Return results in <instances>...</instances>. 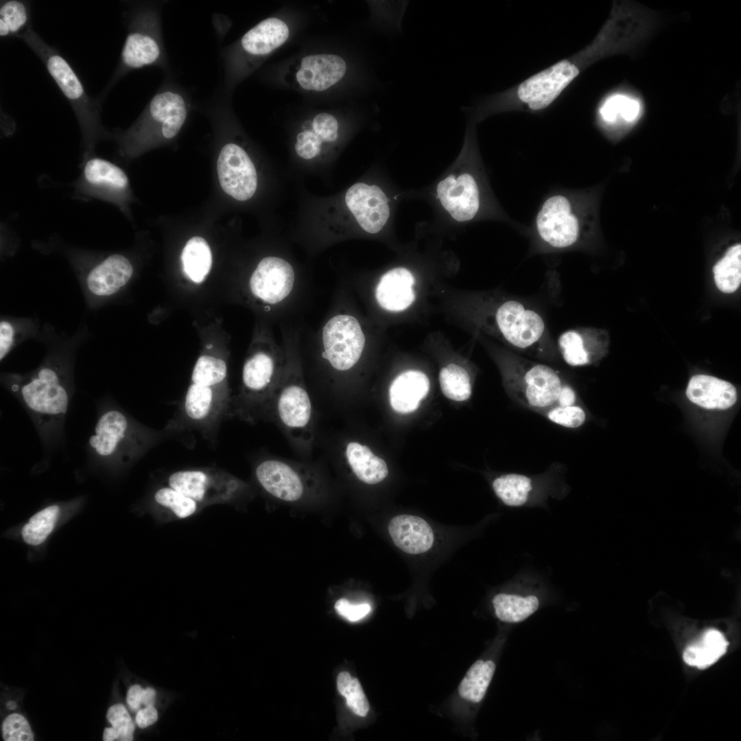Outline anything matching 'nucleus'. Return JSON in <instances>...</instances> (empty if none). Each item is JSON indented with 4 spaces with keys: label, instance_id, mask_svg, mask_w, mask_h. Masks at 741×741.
Masks as SVG:
<instances>
[{
    "label": "nucleus",
    "instance_id": "nucleus-7",
    "mask_svg": "<svg viewBox=\"0 0 741 741\" xmlns=\"http://www.w3.org/2000/svg\"><path fill=\"white\" fill-rule=\"evenodd\" d=\"M504 384L510 398L534 412L553 405L565 384L548 364L508 353L502 365Z\"/></svg>",
    "mask_w": 741,
    "mask_h": 741
},
{
    "label": "nucleus",
    "instance_id": "nucleus-48",
    "mask_svg": "<svg viewBox=\"0 0 741 741\" xmlns=\"http://www.w3.org/2000/svg\"><path fill=\"white\" fill-rule=\"evenodd\" d=\"M336 611L349 621L356 622L365 617L371 610L367 603L351 604L346 599L341 598L335 604Z\"/></svg>",
    "mask_w": 741,
    "mask_h": 741
},
{
    "label": "nucleus",
    "instance_id": "nucleus-42",
    "mask_svg": "<svg viewBox=\"0 0 741 741\" xmlns=\"http://www.w3.org/2000/svg\"><path fill=\"white\" fill-rule=\"evenodd\" d=\"M106 718L112 725V727L104 729L103 740H132L134 725L126 708L123 705L116 704L109 707Z\"/></svg>",
    "mask_w": 741,
    "mask_h": 741
},
{
    "label": "nucleus",
    "instance_id": "nucleus-18",
    "mask_svg": "<svg viewBox=\"0 0 741 741\" xmlns=\"http://www.w3.org/2000/svg\"><path fill=\"white\" fill-rule=\"evenodd\" d=\"M436 192L443 208L458 222L472 220L479 211V188L469 173L449 175L439 182Z\"/></svg>",
    "mask_w": 741,
    "mask_h": 741
},
{
    "label": "nucleus",
    "instance_id": "nucleus-20",
    "mask_svg": "<svg viewBox=\"0 0 741 741\" xmlns=\"http://www.w3.org/2000/svg\"><path fill=\"white\" fill-rule=\"evenodd\" d=\"M255 475L264 490L279 499L297 501L304 494L301 476L287 461L275 458L263 460L257 466Z\"/></svg>",
    "mask_w": 741,
    "mask_h": 741
},
{
    "label": "nucleus",
    "instance_id": "nucleus-34",
    "mask_svg": "<svg viewBox=\"0 0 741 741\" xmlns=\"http://www.w3.org/2000/svg\"><path fill=\"white\" fill-rule=\"evenodd\" d=\"M495 664L491 660L476 661L467 671L458 687L459 695L464 700L479 703L484 697L491 681Z\"/></svg>",
    "mask_w": 741,
    "mask_h": 741
},
{
    "label": "nucleus",
    "instance_id": "nucleus-17",
    "mask_svg": "<svg viewBox=\"0 0 741 741\" xmlns=\"http://www.w3.org/2000/svg\"><path fill=\"white\" fill-rule=\"evenodd\" d=\"M345 201L360 226L368 233H379L389 218L388 200L377 185L355 183L347 190Z\"/></svg>",
    "mask_w": 741,
    "mask_h": 741
},
{
    "label": "nucleus",
    "instance_id": "nucleus-40",
    "mask_svg": "<svg viewBox=\"0 0 741 741\" xmlns=\"http://www.w3.org/2000/svg\"><path fill=\"white\" fill-rule=\"evenodd\" d=\"M227 366L226 362L211 355L200 356L192 372V383L220 388L226 379Z\"/></svg>",
    "mask_w": 741,
    "mask_h": 741
},
{
    "label": "nucleus",
    "instance_id": "nucleus-41",
    "mask_svg": "<svg viewBox=\"0 0 741 741\" xmlns=\"http://www.w3.org/2000/svg\"><path fill=\"white\" fill-rule=\"evenodd\" d=\"M337 687L340 694L346 698L347 706L357 715L365 716L369 710V704L357 679L347 672H340L337 678Z\"/></svg>",
    "mask_w": 741,
    "mask_h": 741
},
{
    "label": "nucleus",
    "instance_id": "nucleus-27",
    "mask_svg": "<svg viewBox=\"0 0 741 741\" xmlns=\"http://www.w3.org/2000/svg\"><path fill=\"white\" fill-rule=\"evenodd\" d=\"M687 398L705 409L725 410L737 400L736 388L729 382L706 375L693 376L686 390Z\"/></svg>",
    "mask_w": 741,
    "mask_h": 741
},
{
    "label": "nucleus",
    "instance_id": "nucleus-1",
    "mask_svg": "<svg viewBox=\"0 0 741 741\" xmlns=\"http://www.w3.org/2000/svg\"><path fill=\"white\" fill-rule=\"evenodd\" d=\"M285 362L272 398L268 415L273 417L299 451H311L315 436L314 410L305 381L301 338L295 329H283Z\"/></svg>",
    "mask_w": 741,
    "mask_h": 741
},
{
    "label": "nucleus",
    "instance_id": "nucleus-24",
    "mask_svg": "<svg viewBox=\"0 0 741 741\" xmlns=\"http://www.w3.org/2000/svg\"><path fill=\"white\" fill-rule=\"evenodd\" d=\"M133 266L130 260L120 254L109 255L89 272L86 284L89 291L100 297L117 293L130 279Z\"/></svg>",
    "mask_w": 741,
    "mask_h": 741
},
{
    "label": "nucleus",
    "instance_id": "nucleus-44",
    "mask_svg": "<svg viewBox=\"0 0 741 741\" xmlns=\"http://www.w3.org/2000/svg\"><path fill=\"white\" fill-rule=\"evenodd\" d=\"M538 414L550 421L564 427L574 429L580 427L586 420L584 410L576 405L571 406H558L553 405Z\"/></svg>",
    "mask_w": 741,
    "mask_h": 741
},
{
    "label": "nucleus",
    "instance_id": "nucleus-39",
    "mask_svg": "<svg viewBox=\"0 0 741 741\" xmlns=\"http://www.w3.org/2000/svg\"><path fill=\"white\" fill-rule=\"evenodd\" d=\"M440 385L444 395L451 400L463 401L471 395V379L462 366L449 364L443 368L439 375Z\"/></svg>",
    "mask_w": 741,
    "mask_h": 741
},
{
    "label": "nucleus",
    "instance_id": "nucleus-23",
    "mask_svg": "<svg viewBox=\"0 0 741 741\" xmlns=\"http://www.w3.org/2000/svg\"><path fill=\"white\" fill-rule=\"evenodd\" d=\"M413 274L405 268H392L381 276L374 290V297L382 309L398 312L409 307L415 299L412 288Z\"/></svg>",
    "mask_w": 741,
    "mask_h": 741
},
{
    "label": "nucleus",
    "instance_id": "nucleus-22",
    "mask_svg": "<svg viewBox=\"0 0 741 741\" xmlns=\"http://www.w3.org/2000/svg\"><path fill=\"white\" fill-rule=\"evenodd\" d=\"M346 64L335 54L307 56L296 73L300 86L308 91H322L338 82L345 75Z\"/></svg>",
    "mask_w": 741,
    "mask_h": 741
},
{
    "label": "nucleus",
    "instance_id": "nucleus-10",
    "mask_svg": "<svg viewBox=\"0 0 741 741\" xmlns=\"http://www.w3.org/2000/svg\"><path fill=\"white\" fill-rule=\"evenodd\" d=\"M303 283L286 259L267 256L258 263L246 283L248 296L266 312H287L296 303Z\"/></svg>",
    "mask_w": 741,
    "mask_h": 741
},
{
    "label": "nucleus",
    "instance_id": "nucleus-15",
    "mask_svg": "<svg viewBox=\"0 0 741 741\" xmlns=\"http://www.w3.org/2000/svg\"><path fill=\"white\" fill-rule=\"evenodd\" d=\"M168 485L197 502L229 499L239 487V482L226 475L213 474L200 469L172 473Z\"/></svg>",
    "mask_w": 741,
    "mask_h": 741
},
{
    "label": "nucleus",
    "instance_id": "nucleus-6",
    "mask_svg": "<svg viewBox=\"0 0 741 741\" xmlns=\"http://www.w3.org/2000/svg\"><path fill=\"white\" fill-rule=\"evenodd\" d=\"M593 213L579 199L558 193L548 198L537 213L534 230L547 248L563 250L578 245L591 231Z\"/></svg>",
    "mask_w": 741,
    "mask_h": 741
},
{
    "label": "nucleus",
    "instance_id": "nucleus-14",
    "mask_svg": "<svg viewBox=\"0 0 741 741\" xmlns=\"http://www.w3.org/2000/svg\"><path fill=\"white\" fill-rule=\"evenodd\" d=\"M217 170L222 189L240 201L250 199L257 185L255 167L245 150L235 143H228L220 152Z\"/></svg>",
    "mask_w": 741,
    "mask_h": 741
},
{
    "label": "nucleus",
    "instance_id": "nucleus-45",
    "mask_svg": "<svg viewBox=\"0 0 741 741\" xmlns=\"http://www.w3.org/2000/svg\"><path fill=\"white\" fill-rule=\"evenodd\" d=\"M3 738L5 741H32L34 733L27 720L21 714L8 715L2 725Z\"/></svg>",
    "mask_w": 741,
    "mask_h": 741
},
{
    "label": "nucleus",
    "instance_id": "nucleus-53",
    "mask_svg": "<svg viewBox=\"0 0 741 741\" xmlns=\"http://www.w3.org/2000/svg\"><path fill=\"white\" fill-rule=\"evenodd\" d=\"M156 692L154 689L148 687L143 690L142 704L145 707L152 706L154 703Z\"/></svg>",
    "mask_w": 741,
    "mask_h": 741
},
{
    "label": "nucleus",
    "instance_id": "nucleus-4",
    "mask_svg": "<svg viewBox=\"0 0 741 741\" xmlns=\"http://www.w3.org/2000/svg\"><path fill=\"white\" fill-rule=\"evenodd\" d=\"M584 69L576 57L562 60L504 92L482 98L471 107L483 118L510 110L515 102L524 104L533 111L548 107Z\"/></svg>",
    "mask_w": 741,
    "mask_h": 741
},
{
    "label": "nucleus",
    "instance_id": "nucleus-3",
    "mask_svg": "<svg viewBox=\"0 0 741 741\" xmlns=\"http://www.w3.org/2000/svg\"><path fill=\"white\" fill-rule=\"evenodd\" d=\"M21 38L45 64L73 108L82 131L86 154H91L98 140L108 134L99 116V106L86 93L78 75L59 51L47 44L30 26Z\"/></svg>",
    "mask_w": 741,
    "mask_h": 741
},
{
    "label": "nucleus",
    "instance_id": "nucleus-16",
    "mask_svg": "<svg viewBox=\"0 0 741 741\" xmlns=\"http://www.w3.org/2000/svg\"><path fill=\"white\" fill-rule=\"evenodd\" d=\"M644 108L643 99L637 92L622 87L602 98L598 106L597 117L604 130L622 134L639 122Z\"/></svg>",
    "mask_w": 741,
    "mask_h": 741
},
{
    "label": "nucleus",
    "instance_id": "nucleus-25",
    "mask_svg": "<svg viewBox=\"0 0 741 741\" xmlns=\"http://www.w3.org/2000/svg\"><path fill=\"white\" fill-rule=\"evenodd\" d=\"M228 401L221 389L191 383L185 395L184 413L192 423L206 425L225 411Z\"/></svg>",
    "mask_w": 741,
    "mask_h": 741
},
{
    "label": "nucleus",
    "instance_id": "nucleus-12",
    "mask_svg": "<svg viewBox=\"0 0 741 741\" xmlns=\"http://www.w3.org/2000/svg\"><path fill=\"white\" fill-rule=\"evenodd\" d=\"M187 114L186 102L176 92L156 94L146 106L128 137L137 147H145L158 137H174L184 124Z\"/></svg>",
    "mask_w": 741,
    "mask_h": 741
},
{
    "label": "nucleus",
    "instance_id": "nucleus-30",
    "mask_svg": "<svg viewBox=\"0 0 741 741\" xmlns=\"http://www.w3.org/2000/svg\"><path fill=\"white\" fill-rule=\"evenodd\" d=\"M345 457L353 472L364 483L375 484L384 480L388 473L386 462L370 449L357 442L349 443Z\"/></svg>",
    "mask_w": 741,
    "mask_h": 741
},
{
    "label": "nucleus",
    "instance_id": "nucleus-28",
    "mask_svg": "<svg viewBox=\"0 0 741 741\" xmlns=\"http://www.w3.org/2000/svg\"><path fill=\"white\" fill-rule=\"evenodd\" d=\"M289 34V28L285 22L274 17L268 18L243 36L240 49L251 58L263 57L284 44Z\"/></svg>",
    "mask_w": 741,
    "mask_h": 741
},
{
    "label": "nucleus",
    "instance_id": "nucleus-46",
    "mask_svg": "<svg viewBox=\"0 0 741 741\" xmlns=\"http://www.w3.org/2000/svg\"><path fill=\"white\" fill-rule=\"evenodd\" d=\"M322 143L314 130H304L296 137L295 150L301 158L311 159L320 153Z\"/></svg>",
    "mask_w": 741,
    "mask_h": 741
},
{
    "label": "nucleus",
    "instance_id": "nucleus-26",
    "mask_svg": "<svg viewBox=\"0 0 741 741\" xmlns=\"http://www.w3.org/2000/svg\"><path fill=\"white\" fill-rule=\"evenodd\" d=\"M388 531L395 545L408 554L423 553L431 548L434 542L431 527L417 516H395L390 521Z\"/></svg>",
    "mask_w": 741,
    "mask_h": 741
},
{
    "label": "nucleus",
    "instance_id": "nucleus-47",
    "mask_svg": "<svg viewBox=\"0 0 741 741\" xmlns=\"http://www.w3.org/2000/svg\"><path fill=\"white\" fill-rule=\"evenodd\" d=\"M314 132L325 142H331L338 137V123L333 115L321 113L312 121Z\"/></svg>",
    "mask_w": 741,
    "mask_h": 741
},
{
    "label": "nucleus",
    "instance_id": "nucleus-33",
    "mask_svg": "<svg viewBox=\"0 0 741 741\" xmlns=\"http://www.w3.org/2000/svg\"><path fill=\"white\" fill-rule=\"evenodd\" d=\"M492 602L497 617L509 623L522 622L533 614L539 605L534 596L524 597L506 593L495 596Z\"/></svg>",
    "mask_w": 741,
    "mask_h": 741
},
{
    "label": "nucleus",
    "instance_id": "nucleus-9",
    "mask_svg": "<svg viewBox=\"0 0 741 741\" xmlns=\"http://www.w3.org/2000/svg\"><path fill=\"white\" fill-rule=\"evenodd\" d=\"M12 391L24 403L37 425L47 430L63 420L69 402V393L60 371L43 366L11 383Z\"/></svg>",
    "mask_w": 741,
    "mask_h": 741
},
{
    "label": "nucleus",
    "instance_id": "nucleus-8",
    "mask_svg": "<svg viewBox=\"0 0 741 741\" xmlns=\"http://www.w3.org/2000/svg\"><path fill=\"white\" fill-rule=\"evenodd\" d=\"M316 336L321 360L332 375L340 378L357 365L366 344L358 318L340 304L329 313Z\"/></svg>",
    "mask_w": 741,
    "mask_h": 741
},
{
    "label": "nucleus",
    "instance_id": "nucleus-37",
    "mask_svg": "<svg viewBox=\"0 0 741 741\" xmlns=\"http://www.w3.org/2000/svg\"><path fill=\"white\" fill-rule=\"evenodd\" d=\"M31 26L29 3L23 1H1L0 6V36L1 38L20 36Z\"/></svg>",
    "mask_w": 741,
    "mask_h": 741
},
{
    "label": "nucleus",
    "instance_id": "nucleus-2",
    "mask_svg": "<svg viewBox=\"0 0 741 741\" xmlns=\"http://www.w3.org/2000/svg\"><path fill=\"white\" fill-rule=\"evenodd\" d=\"M285 362L283 344L279 345L266 328L253 338L242 369L240 412L250 419L268 414L272 398Z\"/></svg>",
    "mask_w": 741,
    "mask_h": 741
},
{
    "label": "nucleus",
    "instance_id": "nucleus-29",
    "mask_svg": "<svg viewBox=\"0 0 741 741\" xmlns=\"http://www.w3.org/2000/svg\"><path fill=\"white\" fill-rule=\"evenodd\" d=\"M429 389L430 381L425 373L415 370L403 372L390 386V403L397 412H412L418 408Z\"/></svg>",
    "mask_w": 741,
    "mask_h": 741
},
{
    "label": "nucleus",
    "instance_id": "nucleus-49",
    "mask_svg": "<svg viewBox=\"0 0 741 741\" xmlns=\"http://www.w3.org/2000/svg\"><path fill=\"white\" fill-rule=\"evenodd\" d=\"M16 328L10 321L1 320L0 322V360H2L14 347Z\"/></svg>",
    "mask_w": 741,
    "mask_h": 741
},
{
    "label": "nucleus",
    "instance_id": "nucleus-50",
    "mask_svg": "<svg viewBox=\"0 0 741 741\" xmlns=\"http://www.w3.org/2000/svg\"><path fill=\"white\" fill-rule=\"evenodd\" d=\"M577 396L574 388L567 382L563 385L554 405L571 406L576 405Z\"/></svg>",
    "mask_w": 741,
    "mask_h": 741
},
{
    "label": "nucleus",
    "instance_id": "nucleus-52",
    "mask_svg": "<svg viewBox=\"0 0 741 741\" xmlns=\"http://www.w3.org/2000/svg\"><path fill=\"white\" fill-rule=\"evenodd\" d=\"M143 690L139 685L131 686L127 693V703L132 710H137L142 704Z\"/></svg>",
    "mask_w": 741,
    "mask_h": 741
},
{
    "label": "nucleus",
    "instance_id": "nucleus-43",
    "mask_svg": "<svg viewBox=\"0 0 741 741\" xmlns=\"http://www.w3.org/2000/svg\"><path fill=\"white\" fill-rule=\"evenodd\" d=\"M154 499L156 504L170 510L180 519L191 516L198 508V502L169 486L158 489Z\"/></svg>",
    "mask_w": 741,
    "mask_h": 741
},
{
    "label": "nucleus",
    "instance_id": "nucleus-32",
    "mask_svg": "<svg viewBox=\"0 0 741 741\" xmlns=\"http://www.w3.org/2000/svg\"><path fill=\"white\" fill-rule=\"evenodd\" d=\"M183 271L195 283H201L212 266V254L207 242L195 236L186 243L181 255Z\"/></svg>",
    "mask_w": 741,
    "mask_h": 741
},
{
    "label": "nucleus",
    "instance_id": "nucleus-51",
    "mask_svg": "<svg viewBox=\"0 0 741 741\" xmlns=\"http://www.w3.org/2000/svg\"><path fill=\"white\" fill-rule=\"evenodd\" d=\"M157 719L158 713L153 705L140 709L136 716V722L141 728H145L154 724Z\"/></svg>",
    "mask_w": 741,
    "mask_h": 741
},
{
    "label": "nucleus",
    "instance_id": "nucleus-13",
    "mask_svg": "<svg viewBox=\"0 0 741 741\" xmlns=\"http://www.w3.org/2000/svg\"><path fill=\"white\" fill-rule=\"evenodd\" d=\"M163 59L158 15L152 10L140 11L131 21L113 80L131 70L160 64Z\"/></svg>",
    "mask_w": 741,
    "mask_h": 741
},
{
    "label": "nucleus",
    "instance_id": "nucleus-19",
    "mask_svg": "<svg viewBox=\"0 0 741 741\" xmlns=\"http://www.w3.org/2000/svg\"><path fill=\"white\" fill-rule=\"evenodd\" d=\"M81 179L84 191L107 201L117 200L128 186V176L119 167L97 156L86 160Z\"/></svg>",
    "mask_w": 741,
    "mask_h": 741
},
{
    "label": "nucleus",
    "instance_id": "nucleus-21",
    "mask_svg": "<svg viewBox=\"0 0 741 741\" xmlns=\"http://www.w3.org/2000/svg\"><path fill=\"white\" fill-rule=\"evenodd\" d=\"M605 334L593 329H572L562 333L556 341L561 359L572 367L591 364L600 356L606 345Z\"/></svg>",
    "mask_w": 741,
    "mask_h": 741
},
{
    "label": "nucleus",
    "instance_id": "nucleus-35",
    "mask_svg": "<svg viewBox=\"0 0 741 741\" xmlns=\"http://www.w3.org/2000/svg\"><path fill=\"white\" fill-rule=\"evenodd\" d=\"M493 489L507 506H521L528 502L534 489L532 478L518 473H508L495 478Z\"/></svg>",
    "mask_w": 741,
    "mask_h": 741
},
{
    "label": "nucleus",
    "instance_id": "nucleus-5",
    "mask_svg": "<svg viewBox=\"0 0 741 741\" xmlns=\"http://www.w3.org/2000/svg\"><path fill=\"white\" fill-rule=\"evenodd\" d=\"M656 15L639 3L616 1L609 18L594 40L582 51L589 66L607 56L633 51L655 28Z\"/></svg>",
    "mask_w": 741,
    "mask_h": 741
},
{
    "label": "nucleus",
    "instance_id": "nucleus-11",
    "mask_svg": "<svg viewBox=\"0 0 741 741\" xmlns=\"http://www.w3.org/2000/svg\"><path fill=\"white\" fill-rule=\"evenodd\" d=\"M151 435L117 410L104 413L97 421L89 443L100 458L126 463L150 445Z\"/></svg>",
    "mask_w": 741,
    "mask_h": 741
},
{
    "label": "nucleus",
    "instance_id": "nucleus-31",
    "mask_svg": "<svg viewBox=\"0 0 741 741\" xmlns=\"http://www.w3.org/2000/svg\"><path fill=\"white\" fill-rule=\"evenodd\" d=\"M727 646L728 642L720 631L709 629L685 648L683 659L691 666L705 669L716 662L726 652Z\"/></svg>",
    "mask_w": 741,
    "mask_h": 741
},
{
    "label": "nucleus",
    "instance_id": "nucleus-38",
    "mask_svg": "<svg viewBox=\"0 0 741 741\" xmlns=\"http://www.w3.org/2000/svg\"><path fill=\"white\" fill-rule=\"evenodd\" d=\"M60 513L61 508L58 504L50 505L35 513L21 530L23 541L31 545L43 543L56 527Z\"/></svg>",
    "mask_w": 741,
    "mask_h": 741
},
{
    "label": "nucleus",
    "instance_id": "nucleus-54",
    "mask_svg": "<svg viewBox=\"0 0 741 741\" xmlns=\"http://www.w3.org/2000/svg\"><path fill=\"white\" fill-rule=\"evenodd\" d=\"M16 704L15 702L10 701L7 703V708L8 709H9L10 710H12V709H16Z\"/></svg>",
    "mask_w": 741,
    "mask_h": 741
},
{
    "label": "nucleus",
    "instance_id": "nucleus-36",
    "mask_svg": "<svg viewBox=\"0 0 741 741\" xmlns=\"http://www.w3.org/2000/svg\"><path fill=\"white\" fill-rule=\"evenodd\" d=\"M714 281L718 288L725 293H732L741 283V245L731 246L713 268Z\"/></svg>",
    "mask_w": 741,
    "mask_h": 741
}]
</instances>
